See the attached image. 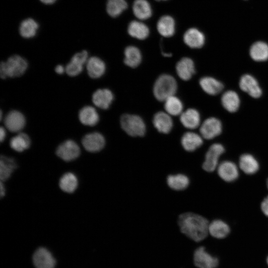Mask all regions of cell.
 <instances>
[{
  "mask_svg": "<svg viewBox=\"0 0 268 268\" xmlns=\"http://www.w3.org/2000/svg\"><path fill=\"white\" fill-rule=\"evenodd\" d=\"M208 220L204 217L192 212H186L179 217L180 230L195 242L204 240L208 234Z\"/></svg>",
  "mask_w": 268,
  "mask_h": 268,
  "instance_id": "6da1fadb",
  "label": "cell"
},
{
  "mask_svg": "<svg viewBox=\"0 0 268 268\" xmlns=\"http://www.w3.org/2000/svg\"><path fill=\"white\" fill-rule=\"evenodd\" d=\"M177 89L175 79L167 74L160 75L156 80L153 92L154 97L160 101H164L168 97L174 95Z\"/></svg>",
  "mask_w": 268,
  "mask_h": 268,
  "instance_id": "7a4b0ae2",
  "label": "cell"
},
{
  "mask_svg": "<svg viewBox=\"0 0 268 268\" xmlns=\"http://www.w3.org/2000/svg\"><path fill=\"white\" fill-rule=\"evenodd\" d=\"M28 64L23 58L18 55L10 57L6 62H1L0 65V75L1 78L6 77H15L24 74L27 69Z\"/></svg>",
  "mask_w": 268,
  "mask_h": 268,
  "instance_id": "3957f363",
  "label": "cell"
},
{
  "mask_svg": "<svg viewBox=\"0 0 268 268\" xmlns=\"http://www.w3.org/2000/svg\"><path fill=\"white\" fill-rule=\"evenodd\" d=\"M120 124L123 130L132 136H142L146 132L145 124L137 115L124 114L121 117Z\"/></svg>",
  "mask_w": 268,
  "mask_h": 268,
  "instance_id": "277c9868",
  "label": "cell"
},
{
  "mask_svg": "<svg viewBox=\"0 0 268 268\" xmlns=\"http://www.w3.org/2000/svg\"><path fill=\"white\" fill-rule=\"evenodd\" d=\"M225 151L222 144L219 143L212 144L205 154L202 168L208 172H212L215 170L219 164V158Z\"/></svg>",
  "mask_w": 268,
  "mask_h": 268,
  "instance_id": "5b68a950",
  "label": "cell"
},
{
  "mask_svg": "<svg viewBox=\"0 0 268 268\" xmlns=\"http://www.w3.org/2000/svg\"><path fill=\"white\" fill-rule=\"evenodd\" d=\"M193 262L198 268H216L219 263L218 258L209 253L203 246L195 250Z\"/></svg>",
  "mask_w": 268,
  "mask_h": 268,
  "instance_id": "8992f818",
  "label": "cell"
},
{
  "mask_svg": "<svg viewBox=\"0 0 268 268\" xmlns=\"http://www.w3.org/2000/svg\"><path fill=\"white\" fill-rule=\"evenodd\" d=\"M216 169L219 177L226 182H233L239 176L237 165L230 160L223 161L219 164Z\"/></svg>",
  "mask_w": 268,
  "mask_h": 268,
  "instance_id": "52a82bcc",
  "label": "cell"
},
{
  "mask_svg": "<svg viewBox=\"0 0 268 268\" xmlns=\"http://www.w3.org/2000/svg\"><path fill=\"white\" fill-rule=\"evenodd\" d=\"M80 148L72 140L68 139L62 143L56 150L57 155L66 161H70L77 158L80 154Z\"/></svg>",
  "mask_w": 268,
  "mask_h": 268,
  "instance_id": "ba28073f",
  "label": "cell"
},
{
  "mask_svg": "<svg viewBox=\"0 0 268 268\" xmlns=\"http://www.w3.org/2000/svg\"><path fill=\"white\" fill-rule=\"evenodd\" d=\"M201 136L206 139H211L218 136L222 132V124L217 118L210 117L206 119L200 127Z\"/></svg>",
  "mask_w": 268,
  "mask_h": 268,
  "instance_id": "9c48e42d",
  "label": "cell"
},
{
  "mask_svg": "<svg viewBox=\"0 0 268 268\" xmlns=\"http://www.w3.org/2000/svg\"><path fill=\"white\" fill-rule=\"evenodd\" d=\"M36 268H55L56 261L52 253L44 247L39 248L33 256Z\"/></svg>",
  "mask_w": 268,
  "mask_h": 268,
  "instance_id": "30bf717a",
  "label": "cell"
},
{
  "mask_svg": "<svg viewBox=\"0 0 268 268\" xmlns=\"http://www.w3.org/2000/svg\"><path fill=\"white\" fill-rule=\"evenodd\" d=\"M88 52L82 51L74 54L65 68L66 73L70 76L78 75L83 69V65L87 63Z\"/></svg>",
  "mask_w": 268,
  "mask_h": 268,
  "instance_id": "8fae6325",
  "label": "cell"
},
{
  "mask_svg": "<svg viewBox=\"0 0 268 268\" xmlns=\"http://www.w3.org/2000/svg\"><path fill=\"white\" fill-rule=\"evenodd\" d=\"M239 86L242 90L251 97L258 98L262 94V89L256 79L250 74H244L239 81Z\"/></svg>",
  "mask_w": 268,
  "mask_h": 268,
  "instance_id": "7c38bea8",
  "label": "cell"
},
{
  "mask_svg": "<svg viewBox=\"0 0 268 268\" xmlns=\"http://www.w3.org/2000/svg\"><path fill=\"white\" fill-rule=\"evenodd\" d=\"M82 144L87 151L96 152L104 147L105 140L102 134L94 132L86 134L82 139Z\"/></svg>",
  "mask_w": 268,
  "mask_h": 268,
  "instance_id": "4fadbf2b",
  "label": "cell"
},
{
  "mask_svg": "<svg viewBox=\"0 0 268 268\" xmlns=\"http://www.w3.org/2000/svg\"><path fill=\"white\" fill-rule=\"evenodd\" d=\"M4 123L10 132H17L25 126V119L21 112L13 110L10 111L5 117Z\"/></svg>",
  "mask_w": 268,
  "mask_h": 268,
  "instance_id": "5bb4252c",
  "label": "cell"
},
{
  "mask_svg": "<svg viewBox=\"0 0 268 268\" xmlns=\"http://www.w3.org/2000/svg\"><path fill=\"white\" fill-rule=\"evenodd\" d=\"M238 162L240 170L247 175H254L260 168L258 160L250 153L242 154L239 157Z\"/></svg>",
  "mask_w": 268,
  "mask_h": 268,
  "instance_id": "9a60e30c",
  "label": "cell"
},
{
  "mask_svg": "<svg viewBox=\"0 0 268 268\" xmlns=\"http://www.w3.org/2000/svg\"><path fill=\"white\" fill-rule=\"evenodd\" d=\"M176 70L178 75L181 79L188 80L195 72L194 63L190 58H183L177 63Z\"/></svg>",
  "mask_w": 268,
  "mask_h": 268,
  "instance_id": "2e32d148",
  "label": "cell"
},
{
  "mask_svg": "<svg viewBox=\"0 0 268 268\" xmlns=\"http://www.w3.org/2000/svg\"><path fill=\"white\" fill-rule=\"evenodd\" d=\"M183 39L185 43L192 48H200L205 42L203 34L197 28H192L186 31Z\"/></svg>",
  "mask_w": 268,
  "mask_h": 268,
  "instance_id": "e0dca14e",
  "label": "cell"
},
{
  "mask_svg": "<svg viewBox=\"0 0 268 268\" xmlns=\"http://www.w3.org/2000/svg\"><path fill=\"white\" fill-rule=\"evenodd\" d=\"M92 98L95 106L102 109H107L111 104L114 95L108 89H99L93 94Z\"/></svg>",
  "mask_w": 268,
  "mask_h": 268,
  "instance_id": "ac0fdd59",
  "label": "cell"
},
{
  "mask_svg": "<svg viewBox=\"0 0 268 268\" xmlns=\"http://www.w3.org/2000/svg\"><path fill=\"white\" fill-rule=\"evenodd\" d=\"M153 124L157 131L163 134H168L173 128V121L170 115L162 111L156 113L153 118Z\"/></svg>",
  "mask_w": 268,
  "mask_h": 268,
  "instance_id": "d6986e66",
  "label": "cell"
},
{
  "mask_svg": "<svg viewBox=\"0 0 268 268\" xmlns=\"http://www.w3.org/2000/svg\"><path fill=\"white\" fill-rule=\"evenodd\" d=\"M230 232L229 225L221 219H214L209 223L208 234L215 238L218 239L225 238Z\"/></svg>",
  "mask_w": 268,
  "mask_h": 268,
  "instance_id": "ffe728a7",
  "label": "cell"
},
{
  "mask_svg": "<svg viewBox=\"0 0 268 268\" xmlns=\"http://www.w3.org/2000/svg\"><path fill=\"white\" fill-rule=\"evenodd\" d=\"M180 121L186 128L195 129L198 128L201 123L199 112L193 108L188 109L180 115Z\"/></svg>",
  "mask_w": 268,
  "mask_h": 268,
  "instance_id": "44dd1931",
  "label": "cell"
},
{
  "mask_svg": "<svg viewBox=\"0 0 268 268\" xmlns=\"http://www.w3.org/2000/svg\"><path fill=\"white\" fill-rule=\"evenodd\" d=\"M86 68L90 77L98 78L104 74L106 66L101 59L96 57H92L87 60Z\"/></svg>",
  "mask_w": 268,
  "mask_h": 268,
  "instance_id": "7402d4cb",
  "label": "cell"
},
{
  "mask_svg": "<svg viewBox=\"0 0 268 268\" xmlns=\"http://www.w3.org/2000/svg\"><path fill=\"white\" fill-rule=\"evenodd\" d=\"M199 83L202 89L205 93L211 95L218 94L223 88V84L221 82L210 76L201 78Z\"/></svg>",
  "mask_w": 268,
  "mask_h": 268,
  "instance_id": "603a6c76",
  "label": "cell"
},
{
  "mask_svg": "<svg viewBox=\"0 0 268 268\" xmlns=\"http://www.w3.org/2000/svg\"><path fill=\"white\" fill-rule=\"evenodd\" d=\"M202 137L201 136L195 133L187 132L183 135L181 144L186 151H194L202 144Z\"/></svg>",
  "mask_w": 268,
  "mask_h": 268,
  "instance_id": "cb8c5ba5",
  "label": "cell"
},
{
  "mask_svg": "<svg viewBox=\"0 0 268 268\" xmlns=\"http://www.w3.org/2000/svg\"><path fill=\"white\" fill-rule=\"evenodd\" d=\"M80 122L88 126L96 125L99 120V115L94 108L90 106L83 107L79 112Z\"/></svg>",
  "mask_w": 268,
  "mask_h": 268,
  "instance_id": "d4e9b609",
  "label": "cell"
},
{
  "mask_svg": "<svg viewBox=\"0 0 268 268\" xmlns=\"http://www.w3.org/2000/svg\"><path fill=\"white\" fill-rule=\"evenodd\" d=\"M223 107L228 112H236L240 106V101L239 95L234 91L228 90L222 95L221 98Z\"/></svg>",
  "mask_w": 268,
  "mask_h": 268,
  "instance_id": "484cf974",
  "label": "cell"
},
{
  "mask_svg": "<svg viewBox=\"0 0 268 268\" xmlns=\"http://www.w3.org/2000/svg\"><path fill=\"white\" fill-rule=\"evenodd\" d=\"M157 29L159 34L164 37L173 36L175 31L174 19L169 15L162 16L157 22Z\"/></svg>",
  "mask_w": 268,
  "mask_h": 268,
  "instance_id": "4316f807",
  "label": "cell"
},
{
  "mask_svg": "<svg viewBox=\"0 0 268 268\" xmlns=\"http://www.w3.org/2000/svg\"><path fill=\"white\" fill-rule=\"evenodd\" d=\"M135 16L140 20H146L152 15V8L147 0H135L133 5Z\"/></svg>",
  "mask_w": 268,
  "mask_h": 268,
  "instance_id": "83f0119b",
  "label": "cell"
},
{
  "mask_svg": "<svg viewBox=\"0 0 268 268\" xmlns=\"http://www.w3.org/2000/svg\"><path fill=\"white\" fill-rule=\"evenodd\" d=\"M16 167V163L13 158L1 155L0 159L1 181L4 182L9 179Z\"/></svg>",
  "mask_w": 268,
  "mask_h": 268,
  "instance_id": "f1b7e54d",
  "label": "cell"
},
{
  "mask_svg": "<svg viewBox=\"0 0 268 268\" xmlns=\"http://www.w3.org/2000/svg\"><path fill=\"white\" fill-rule=\"evenodd\" d=\"M129 35L139 40H144L149 35L148 27L143 23L138 21H132L128 27Z\"/></svg>",
  "mask_w": 268,
  "mask_h": 268,
  "instance_id": "f546056e",
  "label": "cell"
},
{
  "mask_svg": "<svg viewBox=\"0 0 268 268\" xmlns=\"http://www.w3.org/2000/svg\"><path fill=\"white\" fill-rule=\"evenodd\" d=\"M251 58L257 62H264L268 60V45L262 41L254 43L250 49Z\"/></svg>",
  "mask_w": 268,
  "mask_h": 268,
  "instance_id": "4dcf8cb0",
  "label": "cell"
},
{
  "mask_svg": "<svg viewBox=\"0 0 268 268\" xmlns=\"http://www.w3.org/2000/svg\"><path fill=\"white\" fill-rule=\"evenodd\" d=\"M125 64L129 67L135 68L141 63L142 57L140 50L136 47L130 46L124 51Z\"/></svg>",
  "mask_w": 268,
  "mask_h": 268,
  "instance_id": "1f68e13d",
  "label": "cell"
},
{
  "mask_svg": "<svg viewBox=\"0 0 268 268\" xmlns=\"http://www.w3.org/2000/svg\"><path fill=\"white\" fill-rule=\"evenodd\" d=\"M59 186L61 190L64 192L72 193L75 191L77 187V178L72 173H67L61 178Z\"/></svg>",
  "mask_w": 268,
  "mask_h": 268,
  "instance_id": "d6a6232c",
  "label": "cell"
},
{
  "mask_svg": "<svg viewBox=\"0 0 268 268\" xmlns=\"http://www.w3.org/2000/svg\"><path fill=\"white\" fill-rule=\"evenodd\" d=\"M31 143L29 136L23 133H20L12 137L10 140V147L17 152H22L28 149Z\"/></svg>",
  "mask_w": 268,
  "mask_h": 268,
  "instance_id": "836d02e7",
  "label": "cell"
},
{
  "mask_svg": "<svg viewBox=\"0 0 268 268\" xmlns=\"http://www.w3.org/2000/svg\"><path fill=\"white\" fill-rule=\"evenodd\" d=\"M164 102L165 110L170 115L178 116L183 112V103L180 99L175 96L168 97Z\"/></svg>",
  "mask_w": 268,
  "mask_h": 268,
  "instance_id": "e575fe53",
  "label": "cell"
},
{
  "mask_svg": "<svg viewBox=\"0 0 268 268\" xmlns=\"http://www.w3.org/2000/svg\"><path fill=\"white\" fill-rule=\"evenodd\" d=\"M127 8L126 0H108L107 2V12L113 17L119 16Z\"/></svg>",
  "mask_w": 268,
  "mask_h": 268,
  "instance_id": "d590c367",
  "label": "cell"
},
{
  "mask_svg": "<svg viewBox=\"0 0 268 268\" xmlns=\"http://www.w3.org/2000/svg\"><path fill=\"white\" fill-rule=\"evenodd\" d=\"M38 28V23L32 18L24 20L20 24L19 32L25 38H30L34 36Z\"/></svg>",
  "mask_w": 268,
  "mask_h": 268,
  "instance_id": "8d00e7d4",
  "label": "cell"
},
{
  "mask_svg": "<svg viewBox=\"0 0 268 268\" xmlns=\"http://www.w3.org/2000/svg\"><path fill=\"white\" fill-rule=\"evenodd\" d=\"M167 181L171 189L177 191L185 189L189 184V178L183 174L170 175L167 177Z\"/></svg>",
  "mask_w": 268,
  "mask_h": 268,
  "instance_id": "74e56055",
  "label": "cell"
},
{
  "mask_svg": "<svg viewBox=\"0 0 268 268\" xmlns=\"http://www.w3.org/2000/svg\"><path fill=\"white\" fill-rule=\"evenodd\" d=\"M260 207L263 213L268 217V195L263 200Z\"/></svg>",
  "mask_w": 268,
  "mask_h": 268,
  "instance_id": "f35d334b",
  "label": "cell"
},
{
  "mask_svg": "<svg viewBox=\"0 0 268 268\" xmlns=\"http://www.w3.org/2000/svg\"><path fill=\"white\" fill-rule=\"evenodd\" d=\"M55 71L59 74H62L65 71V68L61 65H58L55 67Z\"/></svg>",
  "mask_w": 268,
  "mask_h": 268,
  "instance_id": "ab89813d",
  "label": "cell"
},
{
  "mask_svg": "<svg viewBox=\"0 0 268 268\" xmlns=\"http://www.w3.org/2000/svg\"><path fill=\"white\" fill-rule=\"evenodd\" d=\"M0 141L2 142L4 139L6 135L5 131L2 127H0Z\"/></svg>",
  "mask_w": 268,
  "mask_h": 268,
  "instance_id": "60d3db41",
  "label": "cell"
},
{
  "mask_svg": "<svg viewBox=\"0 0 268 268\" xmlns=\"http://www.w3.org/2000/svg\"><path fill=\"white\" fill-rule=\"evenodd\" d=\"M0 197L2 198L4 197L5 194V190L4 186L3 184L2 183V181L0 182Z\"/></svg>",
  "mask_w": 268,
  "mask_h": 268,
  "instance_id": "b9f144b4",
  "label": "cell"
},
{
  "mask_svg": "<svg viewBox=\"0 0 268 268\" xmlns=\"http://www.w3.org/2000/svg\"><path fill=\"white\" fill-rule=\"evenodd\" d=\"M43 3L47 4H52L54 3L56 0H40Z\"/></svg>",
  "mask_w": 268,
  "mask_h": 268,
  "instance_id": "7bdbcfd3",
  "label": "cell"
},
{
  "mask_svg": "<svg viewBox=\"0 0 268 268\" xmlns=\"http://www.w3.org/2000/svg\"><path fill=\"white\" fill-rule=\"evenodd\" d=\"M266 185H267V188H268V179L267 180Z\"/></svg>",
  "mask_w": 268,
  "mask_h": 268,
  "instance_id": "ee69618b",
  "label": "cell"
},
{
  "mask_svg": "<svg viewBox=\"0 0 268 268\" xmlns=\"http://www.w3.org/2000/svg\"><path fill=\"white\" fill-rule=\"evenodd\" d=\"M266 261H267V264H268V257H267V258Z\"/></svg>",
  "mask_w": 268,
  "mask_h": 268,
  "instance_id": "f6af8a7d",
  "label": "cell"
},
{
  "mask_svg": "<svg viewBox=\"0 0 268 268\" xmlns=\"http://www.w3.org/2000/svg\"><path fill=\"white\" fill-rule=\"evenodd\" d=\"M156 0L160 1V0Z\"/></svg>",
  "mask_w": 268,
  "mask_h": 268,
  "instance_id": "bcb514c9",
  "label": "cell"
}]
</instances>
